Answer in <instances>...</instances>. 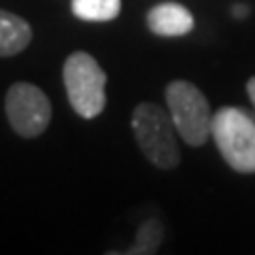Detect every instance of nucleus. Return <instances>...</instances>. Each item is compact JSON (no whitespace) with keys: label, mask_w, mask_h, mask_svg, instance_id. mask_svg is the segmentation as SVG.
Segmentation results:
<instances>
[{"label":"nucleus","mask_w":255,"mask_h":255,"mask_svg":"<svg viewBox=\"0 0 255 255\" xmlns=\"http://www.w3.org/2000/svg\"><path fill=\"white\" fill-rule=\"evenodd\" d=\"M132 132L142 155L155 168L172 170L179 166L181 151L177 142V128L168 111L153 102H140L132 113Z\"/></svg>","instance_id":"1"},{"label":"nucleus","mask_w":255,"mask_h":255,"mask_svg":"<svg viewBox=\"0 0 255 255\" xmlns=\"http://www.w3.org/2000/svg\"><path fill=\"white\" fill-rule=\"evenodd\" d=\"M211 136L228 166L241 174L255 172V117L241 107L213 113Z\"/></svg>","instance_id":"2"},{"label":"nucleus","mask_w":255,"mask_h":255,"mask_svg":"<svg viewBox=\"0 0 255 255\" xmlns=\"http://www.w3.org/2000/svg\"><path fill=\"white\" fill-rule=\"evenodd\" d=\"M64 87L73 111L83 119L98 117L107 107V73L98 60L85 51L70 53L62 68Z\"/></svg>","instance_id":"3"},{"label":"nucleus","mask_w":255,"mask_h":255,"mask_svg":"<svg viewBox=\"0 0 255 255\" xmlns=\"http://www.w3.org/2000/svg\"><path fill=\"white\" fill-rule=\"evenodd\" d=\"M164 96L177 134L189 147H202L211 138L213 124V111L206 96L194 83L183 79L166 85Z\"/></svg>","instance_id":"4"},{"label":"nucleus","mask_w":255,"mask_h":255,"mask_svg":"<svg viewBox=\"0 0 255 255\" xmlns=\"http://www.w3.org/2000/svg\"><path fill=\"white\" fill-rule=\"evenodd\" d=\"M4 113L15 134L21 138H36L49 128L51 102L41 87L17 81L6 90Z\"/></svg>","instance_id":"5"},{"label":"nucleus","mask_w":255,"mask_h":255,"mask_svg":"<svg viewBox=\"0 0 255 255\" xmlns=\"http://www.w3.org/2000/svg\"><path fill=\"white\" fill-rule=\"evenodd\" d=\"M147 28L157 36H185L194 30V15L179 2H162L149 9Z\"/></svg>","instance_id":"6"},{"label":"nucleus","mask_w":255,"mask_h":255,"mask_svg":"<svg viewBox=\"0 0 255 255\" xmlns=\"http://www.w3.org/2000/svg\"><path fill=\"white\" fill-rule=\"evenodd\" d=\"M32 41V26L11 11L0 9V58L21 53Z\"/></svg>","instance_id":"7"},{"label":"nucleus","mask_w":255,"mask_h":255,"mask_svg":"<svg viewBox=\"0 0 255 255\" xmlns=\"http://www.w3.org/2000/svg\"><path fill=\"white\" fill-rule=\"evenodd\" d=\"M70 11L81 21H113L122 13V0H70Z\"/></svg>","instance_id":"8"},{"label":"nucleus","mask_w":255,"mask_h":255,"mask_svg":"<svg viewBox=\"0 0 255 255\" xmlns=\"http://www.w3.org/2000/svg\"><path fill=\"white\" fill-rule=\"evenodd\" d=\"M164 234H166L164 223L159 219H155V217H149L138 226L136 241H134L132 249H128L126 253H130V255H153V253H157L159 245L164 243Z\"/></svg>","instance_id":"9"},{"label":"nucleus","mask_w":255,"mask_h":255,"mask_svg":"<svg viewBox=\"0 0 255 255\" xmlns=\"http://www.w3.org/2000/svg\"><path fill=\"white\" fill-rule=\"evenodd\" d=\"M247 13H249V6H247V4H234L232 6V15H234V17H247Z\"/></svg>","instance_id":"10"},{"label":"nucleus","mask_w":255,"mask_h":255,"mask_svg":"<svg viewBox=\"0 0 255 255\" xmlns=\"http://www.w3.org/2000/svg\"><path fill=\"white\" fill-rule=\"evenodd\" d=\"M247 94H249V100L253 102V107H255V75L247 81Z\"/></svg>","instance_id":"11"}]
</instances>
